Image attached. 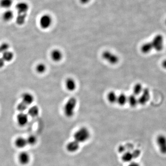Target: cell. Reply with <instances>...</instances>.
Segmentation results:
<instances>
[{
    "label": "cell",
    "mask_w": 166,
    "mask_h": 166,
    "mask_svg": "<svg viewBox=\"0 0 166 166\" xmlns=\"http://www.w3.org/2000/svg\"><path fill=\"white\" fill-rule=\"evenodd\" d=\"M15 8L17 12L16 23L18 25H23L26 21L27 13L29 9V5L26 2H22L18 3Z\"/></svg>",
    "instance_id": "1"
},
{
    "label": "cell",
    "mask_w": 166,
    "mask_h": 166,
    "mask_svg": "<svg viewBox=\"0 0 166 166\" xmlns=\"http://www.w3.org/2000/svg\"><path fill=\"white\" fill-rule=\"evenodd\" d=\"M90 137L89 130L85 127H82L78 130L73 135L74 140L79 143H84L88 140Z\"/></svg>",
    "instance_id": "2"
},
{
    "label": "cell",
    "mask_w": 166,
    "mask_h": 166,
    "mask_svg": "<svg viewBox=\"0 0 166 166\" xmlns=\"http://www.w3.org/2000/svg\"><path fill=\"white\" fill-rule=\"evenodd\" d=\"M77 105V100L74 97H71L66 102L64 108V112L66 116L71 117L73 116Z\"/></svg>",
    "instance_id": "3"
},
{
    "label": "cell",
    "mask_w": 166,
    "mask_h": 166,
    "mask_svg": "<svg viewBox=\"0 0 166 166\" xmlns=\"http://www.w3.org/2000/svg\"><path fill=\"white\" fill-rule=\"evenodd\" d=\"M153 49L157 51H161L164 47V38L161 35H157L151 42Z\"/></svg>",
    "instance_id": "4"
},
{
    "label": "cell",
    "mask_w": 166,
    "mask_h": 166,
    "mask_svg": "<svg viewBox=\"0 0 166 166\" xmlns=\"http://www.w3.org/2000/svg\"><path fill=\"white\" fill-rule=\"evenodd\" d=\"M102 56L104 60L111 64H116L119 61V58L118 56L109 51H104Z\"/></svg>",
    "instance_id": "5"
},
{
    "label": "cell",
    "mask_w": 166,
    "mask_h": 166,
    "mask_svg": "<svg viewBox=\"0 0 166 166\" xmlns=\"http://www.w3.org/2000/svg\"><path fill=\"white\" fill-rule=\"evenodd\" d=\"M52 23V18L49 15H43L40 19V26L42 29H48L51 26Z\"/></svg>",
    "instance_id": "6"
},
{
    "label": "cell",
    "mask_w": 166,
    "mask_h": 166,
    "mask_svg": "<svg viewBox=\"0 0 166 166\" xmlns=\"http://www.w3.org/2000/svg\"><path fill=\"white\" fill-rule=\"evenodd\" d=\"M150 98V92L148 88L144 89L143 90L140 94V96L138 98V103L144 105L149 101Z\"/></svg>",
    "instance_id": "7"
},
{
    "label": "cell",
    "mask_w": 166,
    "mask_h": 166,
    "mask_svg": "<svg viewBox=\"0 0 166 166\" xmlns=\"http://www.w3.org/2000/svg\"><path fill=\"white\" fill-rule=\"evenodd\" d=\"M18 123L21 127L25 126L28 122V116L23 112H20L17 116Z\"/></svg>",
    "instance_id": "8"
},
{
    "label": "cell",
    "mask_w": 166,
    "mask_h": 166,
    "mask_svg": "<svg viewBox=\"0 0 166 166\" xmlns=\"http://www.w3.org/2000/svg\"><path fill=\"white\" fill-rule=\"evenodd\" d=\"M21 98H22V102L24 103L27 106L32 104L34 100L33 96L29 92H25L23 93L21 96Z\"/></svg>",
    "instance_id": "9"
},
{
    "label": "cell",
    "mask_w": 166,
    "mask_h": 166,
    "mask_svg": "<svg viewBox=\"0 0 166 166\" xmlns=\"http://www.w3.org/2000/svg\"><path fill=\"white\" fill-rule=\"evenodd\" d=\"M19 160L22 165H26L30 161V156L26 152H22L19 156Z\"/></svg>",
    "instance_id": "10"
},
{
    "label": "cell",
    "mask_w": 166,
    "mask_h": 166,
    "mask_svg": "<svg viewBox=\"0 0 166 166\" xmlns=\"http://www.w3.org/2000/svg\"><path fill=\"white\" fill-rule=\"evenodd\" d=\"M80 147V143L75 140L71 141L67 144L66 149L70 152H74L78 151Z\"/></svg>",
    "instance_id": "11"
},
{
    "label": "cell",
    "mask_w": 166,
    "mask_h": 166,
    "mask_svg": "<svg viewBox=\"0 0 166 166\" xmlns=\"http://www.w3.org/2000/svg\"><path fill=\"white\" fill-rule=\"evenodd\" d=\"M50 56L52 60L56 62H60L63 57L62 52L60 50L57 49L53 50L51 52Z\"/></svg>",
    "instance_id": "12"
},
{
    "label": "cell",
    "mask_w": 166,
    "mask_h": 166,
    "mask_svg": "<svg viewBox=\"0 0 166 166\" xmlns=\"http://www.w3.org/2000/svg\"><path fill=\"white\" fill-rule=\"evenodd\" d=\"M14 13L13 11L10 9L6 10L2 15V19L5 22H8L14 18Z\"/></svg>",
    "instance_id": "13"
},
{
    "label": "cell",
    "mask_w": 166,
    "mask_h": 166,
    "mask_svg": "<svg viewBox=\"0 0 166 166\" xmlns=\"http://www.w3.org/2000/svg\"><path fill=\"white\" fill-rule=\"evenodd\" d=\"M65 85L66 89L70 91H73L76 87V84L75 80L71 78H69L66 80Z\"/></svg>",
    "instance_id": "14"
},
{
    "label": "cell",
    "mask_w": 166,
    "mask_h": 166,
    "mask_svg": "<svg viewBox=\"0 0 166 166\" xmlns=\"http://www.w3.org/2000/svg\"><path fill=\"white\" fill-rule=\"evenodd\" d=\"M16 146L19 148H23L27 145V142L26 139L22 137H19L17 138L15 140Z\"/></svg>",
    "instance_id": "15"
},
{
    "label": "cell",
    "mask_w": 166,
    "mask_h": 166,
    "mask_svg": "<svg viewBox=\"0 0 166 166\" xmlns=\"http://www.w3.org/2000/svg\"><path fill=\"white\" fill-rule=\"evenodd\" d=\"M153 49L151 42H148L144 43L141 47V50L144 54H148Z\"/></svg>",
    "instance_id": "16"
},
{
    "label": "cell",
    "mask_w": 166,
    "mask_h": 166,
    "mask_svg": "<svg viewBox=\"0 0 166 166\" xmlns=\"http://www.w3.org/2000/svg\"><path fill=\"white\" fill-rule=\"evenodd\" d=\"M13 0H0V7L5 9H9L13 5Z\"/></svg>",
    "instance_id": "17"
},
{
    "label": "cell",
    "mask_w": 166,
    "mask_h": 166,
    "mask_svg": "<svg viewBox=\"0 0 166 166\" xmlns=\"http://www.w3.org/2000/svg\"><path fill=\"white\" fill-rule=\"evenodd\" d=\"M39 113V107L37 106L31 107L28 110V114L31 117H35L38 116Z\"/></svg>",
    "instance_id": "18"
},
{
    "label": "cell",
    "mask_w": 166,
    "mask_h": 166,
    "mask_svg": "<svg viewBox=\"0 0 166 166\" xmlns=\"http://www.w3.org/2000/svg\"><path fill=\"white\" fill-rule=\"evenodd\" d=\"M2 57L3 59V60L5 62H9L13 60L14 57V53L11 51H8L2 53Z\"/></svg>",
    "instance_id": "19"
},
{
    "label": "cell",
    "mask_w": 166,
    "mask_h": 166,
    "mask_svg": "<svg viewBox=\"0 0 166 166\" xmlns=\"http://www.w3.org/2000/svg\"><path fill=\"white\" fill-rule=\"evenodd\" d=\"M127 102L129 104L133 107L136 106L138 104V98L134 95H131L127 97Z\"/></svg>",
    "instance_id": "20"
},
{
    "label": "cell",
    "mask_w": 166,
    "mask_h": 166,
    "mask_svg": "<svg viewBox=\"0 0 166 166\" xmlns=\"http://www.w3.org/2000/svg\"><path fill=\"white\" fill-rule=\"evenodd\" d=\"M127 102V97L123 93L120 94L117 97V102L120 105H124Z\"/></svg>",
    "instance_id": "21"
},
{
    "label": "cell",
    "mask_w": 166,
    "mask_h": 166,
    "mask_svg": "<svg viewBox=\"0 0 166 166\" xmlns=\"http://www.w3.org/2000/svg\"><path fill=\"white\" fill-rule=\"evenodd\" d=\"M135 158L134 153L130 152H127L123 154L122 157V160L125 162H130Z\"/></svg>",
    "instance_id": "22"
},
{
    "label": "cell",
    "mask_w": 166,
    "mask_h": 166,
    "mask_svg": "<svg viewBox=\"0 0 166 166\" xmlns=\"http://www.w3.org/2000/svg\"><path fill=\"white\" fill-rule=\"evenodd\" d=\"M117 97L118 96L114 91L110 92L107 96L108 101L111 103H114L117 102Z\"/></svg>",
    "instance_id": "23"
},
{
    "label": "cell",
    "mask_w": 166,
    "mask_h": 166,
    "mask_svg": "<svg viewBox=\"0 0 166 166\" xmlns=\"http://www.w3.org/2000/svg\"><path fill=\"white\" fill-rule=\"evenodd\" d=\"M143 89L142 85L140 83H137L134 87V95L135 96L139 95L142 93Z\"/></svg>",
    "instance_id": "24"
},
{
    "label": "cell",
    "mask_w": 166,
    "mask_h": 166,
    "mask_svg": "<svg viewBox=\"0 0 166 166\" xmlns=\"http://www.w3.org/2000/svg\"><path fill=\"white\" fill-rule=\"evenodd\" d=\"M46 65L44 64L39 63L36 66V70L37 71V72L39 73H43L45 72L46 70Z\"/></svg>",
    "instance_id": "25"
},
{
    "label": "cell",
    "mask_w": 166,
    "mask_h": 166,
    "mask_svg": "<svg viewBox=\"0 0 166 166\" xmlns=\"http://www.w3.org/2000/svg\"><path fill=\"white\" fill-rule=\"evenodd\" d=\"M9 45L7 42H3L0 45V54H2L4 52L8 50Z\"/></svg>",
    "instance_id": "26"
},
{
    "label": "cell",
    "mask_w": 166,
    "mask_h": 166,
    "mask_svg": "<svg viewBox=\"0 0 166 166\" xmlns=\"http://www.w3.org/2000/svg\"><path fill=\"white\" fill-rule=\"evenodd\" d=\"M27 140V144L29 145H33L36 143L37 141V137L35 136L31 135L28 137V138L26 139Z\"/></svg>",
    "instance_id": "27"
},
{
    "label": "cell",
    "mask_w": 166,
    "mask_h": 166,
    "mask_svg": "<svg viewBox=\"0 0 166 166\" xmlns=\"http://www.w3.org/2000/svg\"><path fill=\"white\" fill-rule=\"evenodd\" d=\"M27 107H28V106L27 105L25 104L23 102H21L18 105L17 109L20 112H24L27 109Z\"/></svg>",
    "instance_id": "28"
},
{
    "label": "cell",
    "mask_w": 166,
    "mask_h": 166,
    "mask_svg": "<svg viewBox=\"0 0 166 166\" xmlns=\"http://www.w3.org/2000/svg\"><path fill=\"white\" fill-rule=\"evenodd\" d=\"M5 61L2 57L0 58V68H2L5 65Z\"/></svg>",
    "instance_id": "29"
},
{
    "label": "cell",
    "mask_w": 166,
    "mask_h": 166,
    "mask_svg": "<svg viewBox=\"0 0 166 166\" xmlns=\"http://www.w3.org/2000/svg\"><path fill=\"white\" fill-rule=\"evenodd\" d=\"M127 166H139V165L137 162H131Z\"/></svg>",
    "instance_id": "30"
},
{
    "label": "cell",
    "mask_w": 166,
    "mask_h": 166,
    "mask_svg": "<svg viewBox=\"0 0 166 166\" xmlns=\"http://www.w3.org/2000/svg\"><path fill=\"white\" fill-rule=\"evenodd\" d=\"M90 1V0H80L81 3L84 4L88 3Z\"/></svg>",
    "instance_id": "31"
},
{
    "label": "cell",
    "mask_w": 166,
    "mask_h": 166,
    "mask_svg": "<svg viewBox=\"0 0 166 166\" xmlns=\"http://www.w3.org/2000/svg\"><path fill=\"white\" fill-rule=\"evenodd\" d=\"M162 67L166 70V60H164L161 63Z\"/></svg>",
    "instance_id": "32"
},
{
    "label": "cell",
    "mask_w": 166,
    "mask_h": 166,
    "mask_svg": "<svg viewBox=\"0 0 166 166\" xmlns=\"http://www.w3.org/2000/svg\"></svg>",
    "instance_id": "33"
}]
</instances>
